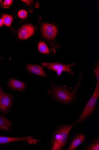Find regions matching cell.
Returning a JSON list of instances; mask_svg holds the SVG:
<instances>
[{"mask_svg":"<svg viewBox=\"0 0 99 150\" xmlns=\"http://www.w3.org/2000/svg\"><path fill=\"white\" fill-rule=\"evenodd\" d=\"M23 1L24 2L27 4L29 5L32 2V1Z\"/></svg>","mask_w":99,"mask_h":150,"instance_id":"19","label":"cell"},{"mask_svg":"<svg viewBox=\"0 0 99 150\" xmlns=\"http://www.w3.org/2000/svg\"><path fill=\"white\" fill-rule=\"evenodd\" d=\"M5 93L3 91V89L1 87H0V100H1L3 95Z\"/></svg>","mask_w":99,"mask_h":150,"instance_id":"18","label":"cell"},{"mask_svg":"<svg viewBox=\"0 0 99 150\" xmlns=\"http://www.w3.org/2000/svg\"><path fill=\"white\" fill-rule=\"evenodd\" d=\"M25 141L30 144H35L40 141L33 138L31 136H24L20 138H13L0 136V144H3L13 142Z\"/></svg>","mask_w":99,"mask_h":150,"instance_id":"6","label":"cell"},{"mask_svg":"<svg viewBox=\"0 0 99 150\" xmlns=\"http://www.w3.org/2000/svg\"><path fill=\"white\" fill-rule=\"evenodd\" d=\"M51 89L48 91V94L53 100L63 103L70 104L76 100L75 92L72 88H68L64 85L57 86L51 83Z\"/></svg>","mask_w":99,"mask_h":150,"instance_id":"1","label":"cell"},{"mask_svg":"<svg viewBox=\"0 0 99 150\" xmlns=\"http://www.w3.org/2000/svg\"><path fill=\"white\" fill-rule=\"evenodd\" d=\"M12 1L11 0H5L2 5V6L5 8H8L12 4Z\"/></svg>","mask_w":99,"mask_h":150,"instance_id":"17","label":"cell"},{"mask_svg":"<svg viewBox=\"0 0 99 150\" xmlns=\"http://www.w3.org/2000/svg\"><path fill=\"white\" fill-rule=\"evenodd\" d=\"M99 95V83L96 86L92 96L87 103L79 119L73 125L81 122L86 119L95 110V106Z\"/></svg>","mask_w":99,"mask_h":150,"instance_id":"3","label":"cell"},{"mask_svg":"<svg viewBox=\"0 0 99 150\" xmlns=\"http://www.w3.org/2000/svg\"><path fill=\"white\" fill-rule=\"evenodd\" d=\"M73 126L64 125L61 127L54 133L50 150H61L66 144L69 132Z\"/></svg>","mask_w":99,"mask_h":150,"instance_id":"2","label":"cell"},{"mask_svg":"<svg viewBox=\"0 0 99 150\" xmlns=\"http://www.w3.org/2000/svg\"><path fill=\"white\" fill-rule=\"evenodd\" d=\"M3 59V58H0V60H1L2 59Z\"/></svg>","mask_w":99,"mask_h":150,"instance_id":"21","label":"cell"},{"mask_svg":"<svg viewBox=\"0 0 99 150\" xmlns=\"http://www.w3.org/2000/svg\"><path fill=\"white\" fill-rule=\"evenodd\" d=\"M38 49L39 52L44 54H48L50 51L44 42H40L38 45Z\"/></svg>","mask_w":99,"mask_h":150,"instance_id":"13","label":"cell"},{"mask_svg":"<svg viewBox=\"0 0 99 150\" xmlns=\"http://www.w3.org/2000/svg\"><path fill=\"white\" fill-rule=\"evenodd\" d=\"M14 97L11 93H5L0 100V113L6 114L12 108Z\"/></svg>","mask_w":99,"mask_h":150,"instance_id":"5","label":"cell"},{"mask_svg":"<svg viewBox=\"0 0 99 150\" xmlns=\"http://www.w3.org/2000/svg\"><path fill=\"white\" fill-rule=\"evenodd\" d=\"M26 68L28 72L30 73L41 76L47 77L43 67L42 66L29 64L26 66Z\"/></svg>","mask_w":99,"mask_h":150,"instance_id":"10","label":"cell"},{"mask_svg":"<svg viewBox=\"0 0 99 150\" xmlns=\"http://www.w3.org/2000/svg\"><path fill=\"white\" fill-rule=\"evenodd\" d=\"M85 141V136L82 134H78L74 136L68 150L75 149L80 144Z\"/></svg>","mask_w":99,"mask_h":150,"instance_id":"11","label":"cell"},{"mask_svg":"<svg viewBox=\"0 0 99 150\" xmlns=\"http://www.w3.org/2000/svg\"><path fill=\"white\" fill-rule=\"evenodd\" d=\"M94 74L97 79V83H99V66L97 64L96 66V69L94 71Z\"/></svg>","mask_w":99,"mask_h":150,"instance_id":"16","label":"cell"},{"mask_svg":"<svg viewBox=\"0 0 99 150\" xmlns=\"http://www.w3.org/2000/svg\"><path fill=\"white\" fill-rule=\"evenodd\" d=\"M84 150H99V139L98 138H96L93 142L88 146H86Z\"/></svg>","mask_w":99,"mask_h":150,"instance_id":"12","label":"cell"},{"mask_svg":"<svg viewBox=\"0 0 99 150\" xmlns=\"http://www.w3.org/2000/svg\"><path fill=\"white\" fill-rule=\"evenodd\" d=\"M4 24V22L2 18L0 19V27L2 26Z\"/></svg>","mask_w":99,"mask_h":150,"instance_id":"20","label":"cell"},{"mask_svg":"<svg viewBox=\"0 0 99 150\" xmlns=\"http://www.w3.org/2000/svg\"><path fill=\"white\" fill-rule=\"evenodd\" d=\"M75 64V63H73L71 64H64L62 63L55 62L43 63L41 64L50 71H55L57 76H60L62 74L63 71L67 72L74 75L75 73L72 70L70 69V67Z\"/></svg>","mask_w":99,"mask_h":150,"instance_id":"4","label":"cell"},{"mask_svg":"<svg viewBox=\"0 0 99 150\" xmlns=\"http://www.w3.org/2000/svg\"><path fill=\"white\" fill-rule=\"evenodd\" d=\"M2 19L3 20L4 24L7 26L10 25L12 20V17L10 15L4 14L3 15Z\"/></svg>","mask_w":99,"mask_h":150,"instance_id":"14","label":"cell"},{"mask_svg":"<svg viewBox=\"0 0 99 150\" xmlns=\"http://www.w3.org/2000/svg\"><path fill=\"white\" fill-rule=\"evenodd\" d=\"M41 30L42 34L46 38L50 40L54 39L58 32L55 25L46 23L42 24Z\"/></svg>","mask_w":99,"mask_h":150,"instance_id":"7","label":"cell"},{"mask_svg":"<svg viewBox=\"0 0 99 150\" xmlns=\"http://www.w3.org/2000/svg\"><path fill=\"white\" fill-rule=\"evenodd\" d=\"M8 85L12 89L20 92L25 91L27 87L26 85L21 81L12 78L8 81Z\"/></svg>","mask_w":99,"mask_h":150,"instance_id":"8","label":"cell"},{"mask_svg":"<svg viewBox=\"0 0 99 150\" xmlns=\"http://www.w3.org/2000/svg\"><path fill=\"white\" fill-rule=\"evenodd\" d=\"M18 16L21 18H26L27 16V12L24 10H20L18 13Z\"/></svg>","mask_w":99,"mask_h":150,"instance_id":"15","label":"cell"},{"mask_svg":"<svg viewBox=\"0 0 99 150\" xmlns=\"http://www.w3.org/2000/svg\"><path fill=\"white\" fill-rule=\"evenodd\" d=\"M34 32L33 26L31 25L26 24L22 26L20 30L19 37L21 39H26L32 36Z\"/></svg>","mask_w":99,"mask_h":150,"instance_id":"9","label":"cell"}]
</instances>
